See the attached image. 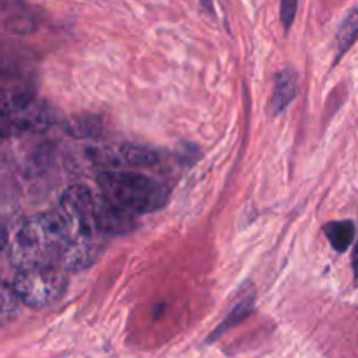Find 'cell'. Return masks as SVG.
Wrapping results in <instances>:
<instances>
[{
    "label": "cell",
    "instance_id": "obj_1",
    "mask_svg": "<svg viewBox=\"0 0 358 358\" xmlns=\"http://www.w3.org/2000/svg\"><path fill=\"white\" fill-rule=\"evenodd\" d=\"M70 231L62 212H48L28 219L14 236L9 259L16 268L59 264L69 248Z\"/></svg>",
    "mask_w": 358,
    "mask_h": 358
},
{
    "label": "cell",
    "instance_id": "obj_8",
    "mask_svg": "<svg viewBox=\"0 0 358 358\" xmlns=\"http://www.w3.org/2000/svg\"><path fill=\"white\" fill-rule=\"evenodd\" d=\"M254 304H255V294L254 290H245V294H241L240 299L236 301V304H234L233 308H231V311L227 313V317L224 318L222 324L219 325V327L213 331V334L210 336L208 341L213 343L217 338H220L222 334H226L229 329L236 327V325H240L241 322L245 320V318L248 317V315L254 311Z\"/></svg>",
    "mask_w": 358,
    "mask_h": 358
},
{
    "label": "cell",
    "instance_id": "obj_3",
    "mask_svg": "<svg viewBox=\"0 0 358 358\" xmlns=\"http://www.w3.org/2000/svg\"><path fill=\"white\" fill-rule=\"evenodd\" d=\"M66 283L65 271L58 264H41L21 268L13 285L21 303L30 308H45L65 294Z\"/></svg>",
    "mask_w": 358,
    "mask_h": 358
},
{
    "label": "cell",
    "instance_id": "obj_9",
    "mask_svg": "<svg viewBox=\"0 0 358 358\" xmlns=\"http://www.w3.org/2000/svg\"><path fill=\"white\" fill-rule=\"evenodd\" d=\"M325 236H327L329 243L332 248L338 252H346L353 243L355 238V224L352 220H338V222H331L324 227Z\"/></svg>",
    "mask_w": 358,
    "mask_h": 358
},
{
    "label": "cell",
    "instance_id": "obj_2",
    "mask_svg": "<svg viewBox=\"0 0 358 358\" xmlns=\"http://www.w3.org/2000/svg\"><path fill=\"white\" fill-rule=\"evenodd\" d=\"M96 182L101 198L131 215L156 212L168 199L166 185L135 171L105 170Z\"/></svg>",
    "mask_w": 358,
    "mask_h": 358
},
{
    "label": "cell",
    "instance_id": "obj_12",
    "mask_svg": "<svg viewBox=\"0 0 358 358\" xmlns=\"http://www.w3.org/2000/svg\"><path fill=\"white\" fill-rule=\"evenodd\" d=\"M66 131L72 133L76 138H94L96 135H100L101 122L96 117L80 115L76 121H70L66 124Z\"/></svg>",
    "mask_w": 358,
    "mask_h": 358
},
{
    "label": "cell",
    "instance_id": "obj_6",
    "mask_svg": "<svg viewBox=\"0 0 358 358\" xmlns=\"http://www.w3.org/2000/svg\"><path fill=\"white\" fill-rule=\"evenodd\" d=\"M100 245L96 240L93 241H70L69 248L65 250L62 259L63 268L69 271H80V269L90 268L96 259L100 257Z\"/></svg>",
    "mask_w": 358,
    "mask_h": 358
},
{
    "label": "cell",
    "instance_id": "obj_5",
    "mask_svg": "<svg viewBox=\"0 0 358 358\" xmlns=\"http://www.w3.org/2000/svg\"><path fill=\"white\" fill-rule=\"evenodd\" d=\"M94 222L100 234H108V236H119L135 229V215L117 208L105 198H96V206H94Z\"/></svg>",
    "mask_w": 358,
    "mask_h": 358
},
{
    "label": "cell",
    "instance_id": "obj_16",
    "mask_svg": "<svg viewBox=\"0 0 358 358\" xmlns=\"http://www.w3.org/2000/svg\"><path fill=\"white\" fill-rule=\"evenodd\" d=\"M352 268H353V273H355V276L358 278V243L355 245V248H353V255H352Z\"/></svg>",
    "mask_w": 358,
    "mask_h": 358
},
{
    "label": "cell",
    "instance_id": "obj_11",
    "mask_svg": "<svg viewBox=\"0 0 358 358\" xmlns=\"http://www.w3.org/2000/svg\"><path fill=\"white\" fill-rule=\"evenodd\" d=\"M358 38V6L343 21L338 31V58H341Z\"/></svg>",
    "mask_w": 358,
    "mask_h": 358
},
{
    "label": "cell",
    "instance_id": "obj_4",
    "mask_svg": "<svg viewBox=\"0 0 358 358\" xmlns=\"http://www.w3.org/2000/svg\"><path fill=\"white\" fill-rule=\"evenodd\" d=\"M96 198L84 185H72L62 198V212L72 241H93L100 236L94 222Z\"/></svg>",
    "mask_w": 358,
    "mask_h": 358
},
{
    "label": "cell",
    "instance_id": "obj_14",
    "mask_svg": "<svg viewBox=\"0 0 358 358\" xmlns=\"http://www.w3.org/2000/svg\"><path fill=\"white\" fill-rule=\"evenodd\" d=\"M297 2L299 0H282L280 2V16H282V23L285 28H290V24L296 20Z\"/></svg>",
    "mask_w": 358,
    "mask_h": 358
},
{
    "label": "cell",
    "instance_id": "obj_7",
    "mask_svg": "<svg viewBox=\"0 0 358 358\" xmlns=\"http://www.w3.org/2000/svg\"><path fill=\"white\" fill-rule=\"evenodd\" d=\"M297 87H299V79H297L296 70L285 69L276 76L275 91H273L271 98L273 114H282V112L292 103V100L297 94Z\"/></svg>",
    "mask_w": 358,
    "mask_h": 358
},
{
    "label": "cell",
    "instance_id": "obj_13",
    "mask_svg": "<svg viewBox=\"0 0 358 358\" xmlns=\"http://www.w3.org/2000/svg\"><path fill=\"white\" fill-rule=\"evenodd\" d=\"M21 299L17 296L14 285L6 282H0V318L13 317L20 308Z\"/></svg>",
    "mask_w": 358,
    "mask_h": 358
},
{
    "label": "cell",
    "instance_id": "obj_10",
    "mask_svg": "<svg viewBox=\"0 0 358 358\" xmlns=\"http://www.w3.org/2000/svg\"><path fill=\"white\" fill-rule=\"evenodd\" d=\"M117 152L119 161L129 164V166H150V164H156L159 161V154L156 150L143 145H135V143L121 145Z\"/></svg>",
    "mask_w": 358,
    "mask_h": 358
},
{
    "label": "cell",
    "instance_id": "obj_15",
    "mask_svg": "<svg viewBox=\"0 0 358 358\" xmlns=\"http://www.w3.org/2000/svg\"><path fill=\"white\" fill-rule=\"evenodd\" d=\"M7 243H9V234H7L6 226H2V224H0V255H2V252L6 250Z\"/></svg>",
    "mask_w": 358,
    "mask_h": 358
}]
</instances>
